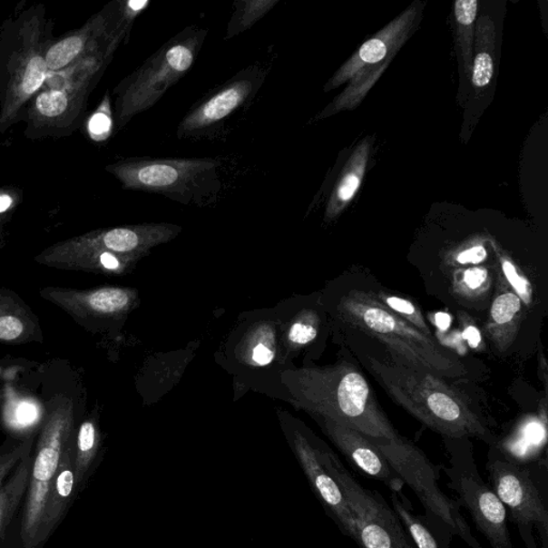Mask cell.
Returning <instances> with one entry per match:
<instances>
[{
  "mask_svg": "<svg viewBox=\"0 0 548 548\" xmlns=\"http://www.w3.org/2000/svg\"><path fill=\"white\" fill-rule=\"evenodd\" d=\"M279 2L281 0H237L234 3V10L228 23L224 39L230 40L249 31L269 14Z\"/></svg>",
  "mask_w": 548,
  "mask_h": 548,
  "instance_id": "obj_22",
  "label": "cell"
},
{
  "mask_svg": "<svg viewBox=\"0 0 548 548\" xmlns=\"http://www.w3.org/2000/svg\"><path fill=\"white\" fill-rule=\"evenodd\" d=\"M418 15V8H408L373 38L363 44L358 52L337 71L327 83L325 92H330L348 81L350 86L333 101L329 107L320 113L318 115L320 119L342 110L354 109L361 103L392 58L406 43Z\"/></svg>",
  "mask_w": 548,
  "mask_h": 548,
  "instance_id": "obj_7",
  "label": "cell"
},
{
  "mask_svg": "<svg viewBox=\"0 0 548 548\" xmlns=\"http://www.w3.org/2000/svg\"><path fill=\"white\" fill-rule=\"evenodd\" d=\"M301 396L321 416L369 438L398 436L358 368L349 363L303 374Z\"/></svg>",
  "mask_w": 548,
  "mask_h": 548,
  "instance_id": "obj_3",
  "label": "cell"
},
{
  "mask_svg": "<svg viewBox=\"0 0 548 548\" xmlns=\"http://www.w3.org/2000/svg\"><path fill=\"white\" fill-rule=\"evenodd\" d=\"M132 301V291L115 288L101 289L88 297L89 307L95 312L105 314L126 311Z\"/></svg>",
  "mask_w": 548,
  "mask_h": 548,
  "instance_id": "obj_26",
  "label": "cell"
},
{
  "mask_svg": "<svg viewBox=\"0 0 548 548\" xmlns=\"http://www.w3.org/2000/svg\"><path fill=\"white\" fill-rule=\"evenodd\" d=\"M32 464L33 457L29 452L0 487V541L23 500H25Z\"/></svg>",
  "mask_w": 548,
  "mask_h": 548,
  "instance_id": "obj_19",
  "label": "cell"
},
{
  "mask_svg": "<svg viewBox=\"0 0 548 548\" xmlns=\"http://www.w3.org/2000/svg\"><path fill=\"white\" fill-rule=\"evenodd\" d=\"M318 452L347 499L360 548H416L400 518L378 492L363 487L331 451L318 448Z\"/></svg>",
  "mask_w": 548,
  "mask_h": 548,
  "instance_id": "obj_10",
  "label": "cell"
},
{
  "mask_svg": "<svg viewBox=\"0 0 548 548\" xmlns=\"http://www.w3.org/2000/svg\"><path fill=\"white\" fill-rule=\"evenodd\" d=\"M207 29L189 26L164 44L118 85L116 122L126 127L133 117L151 110L192 69L204 44Z\"/></svg>",
  "mask_w": 548,
  "mask_h": 548,
  "instance_id": "obj_5",
  "label": "cell"
},
{
  "mask_svg": "<svg viewBox=\"0 0 548 548\" xmlns=\"http://www.w3.org/2000/svg\"><path fill=\"white\" fill-rule=\"evenodd\" d=\"M487 252L484 246L476 244V246L469 247L458 252L455 256V264L457 265H476L482 263L486 259Z\"/></svg>",
  "mask_w": 548,
  "mask_h": 548,
  "instance_id": "obj_34",
  "label": "cell"
},
{
  "mask_svg": "<svg viewBox=\"0 0 548 548\" xmlns=\"http://www.w3.org/2000/svg\"><path fill=\"white\" fill-rule=\"evenodd\" d=\"M318 321L313 315H306L291 325L289 339L297 347H305L318 337Z\"/></svg>",
  "mask_w": 548,
  "mask_h": 548,
  "instance_id": "obj_30",
  "label": "cell"
},
{
  "mask_svg": "<svg viewBox=\"0 0 548 548\" xmlns=\"http://www.w3.org/2000/svg\"><path fill=\"white\" fill-rule=\"evenodd\" d=\"M323 428L331 442L361 474L383 482L392 493H402L405 484L401 476L365 435L326 418H323Z\"/></svg>",
  "mask_w": 548,
  "mask_h": 548,
  "instance_id": "obj_13",
  "label": "cell"
},
{
  "mask_svg": "<svg viewBox=\"0 0 548 548\" xmlns=\"http://www.w3.org/2000/svg\"><path fill=\"white\" fill-rule=\"evenodd\" d=\"M14 419L21 426H31L38 418V409L34 404L22 401L16 405Z\"/></svg>",
  "mask_w": 548,
  "mask_h": 548,
  "instance_id": "obj_33",
  "label": "cell"
},
{
  "mask_svg": "<svg viewBox=\"0 0 548 548\" xmlns=\"http://www.w3.org/2000/svg\"><path fill=\"white\" fill-rule=\"evenodd\" d=\"M367 367L393 401L445 439L475 437L496 445L487 422L445 378L371 356Z\"/></svg>",
  "mask_w": 548,
  "mask_h": 548,
  "instance_id": "obj_1",
  "label": "cell"
},
{
  "mask_svg": "<svg viewBox=\"0 0 548 548\" xmlns=\"http://www.w3.org/2000/svg\"><path fill=\"white\" fill-rule=\"evenodd\" d=\"M11 199L7 195L0 196V212H4L11 206Z\"/></svg>",
  "mask_w": 548,
  "mask_h": 548,
  "instance_id": "obj_41",
  "label": "cell"
},
{
  "mask_svg": "<svg viewBox=\"0 0 548 548\" xmlns=\"http://www.w3.org/2000/svg\"><path fill=\"white\" fill-rule=\"evenodd\" d=\"M338 313L354 329L384 344L398 365L445 379L467 374L456 355L390 311L373 293L351 290L339 303Z\"/></svg>",
  "mask_w": 548,
  "mask_h": 548,
  "instance_id": "obj_2",
  "label": "cell"
},
{
  "mask_svg": "<svg viewBox=\"0 0 548 548\" xmlns=\"http://www.w3.org/2000/svg\"><path fill=\"white\" fill-rule=\"evenodd\" d=\"M111 129V118L105 113H98L89 122V130L93 135H103Z\"/></svg>",
  "mask_w": 548,
  "mask_h": 548,
  "instance_id": "obj_37",
  "label": "cell"
},
{
  "mask_svg": "<svg viewBox=\"0 0 548 548\" xmlns=\"http://www.w3.org/2000/svg\"><path fill=\"white\" fill-rule=\"evenodd\" d=\"M46 73L47 69L43 57L33 56L29 58L25 67L17 75L14 83V94L16 100H25L37 92L44 84Z\"/></svg>",
  "mask_w": 548,
  "mask_h": 548,
  "instance_id": "obj_24",
  "label": "cell"
},
{
  "mask_svg": "<svg viewBox=\"0 0 548 548\" xmlns=\"http://www.w3.org/2000/svg\"><path fill=\"white\" fill-rule=\"evenodd\" d=\"M97 433L92 422L83 423L77 437L76 454L74 455L75 479L77 488L85 484L87 473L93 460Z\"/></svg>",
  "mask_w": 548,
  "mask_h": 548,
  "instance_id": "obj_23",
  "label": "cell"
},
{
  "mask_svg": "<svg viewBox=\"0 0 548 548\" xmlns=\"http://www.w3.org/2000/svg\"><path fill=\"white\" fill-rule=\"evenodd\" d=\"M374 296L387 308H389L390 311L406 320L407 323L413 325L416 329L426 333V336L433 337L430 327H428L425 318H423L421 309L414 302L405 299L403 297L385 293V291H380V293L374 294Z\"/></svg>",
  "mask_w": 548,
  "mask_h": 548,
  "instance_id": "obj_27",
  "label": "cell"
},
{
  "mask_svg": "<svg viewBox=\"0 0 548 548\" xmlns=\"http://www.w3.org/2000/svg\"><path fill=\"white\" fill-rule=\"evenodd\" d=\"M476 0H457L455 4L457 44L460 45L465 73H472L476 15Z\"/></svg>",
  "mask_w": 548,
  "mask_h": 548,
  "instance_id": "obj_21",
  "label": "cell"
},
{
  "mask_svg": "<svg viewBox=\"0 0 548 548\" xmlns=\"http://www.w3.org/2000/svg\"><path fill=\"white\" fill-rule=\"evenodd\" d=\"M450 466L445 469L448 486L466 509L476 529L492 548H514L508 528V511L479 474L469 439H445Z\"/></svg>",
  "mask_w": 548,
  "mask_h": 548,
  "instance_id": "obj_9",
  "label": "cell"
},
{
  "mask_svg": "<svg viewBox=\"0 0 548 548\" xmlns=\"http://www.w3.org/2000/svg\"><path fill=\"white\" fill-rule=\"evenodd\" d=\"M84 35H73L53 45L44 58L47 70L58 71L68 65L84 50Z\"/></svg>",
  "mask_w": 548,
  "mask_h": 548,
  "instance_id": "obj_28",
  "label": "cell"
},
{
  "mask_svg": "<svg viewBox=\"0 0 548 548\" xmlns=\"http://www.w3.org/2000/svg\"><path fill=\"white\" fill-rule=\"evenodd\" d=\"M369 148H371V142L367 139L351 154L328 202L326 210L328 220L338 218L358 192L367 170Z\"/></svg>",
  "mask_w": 548,
  "mask_h": 548,
  "instance_id": "obj_17",
  "label": "cell"
},
{
  "mask_svg": "<svg viewBox=\"0 0 548 548\" xmlns=\"http://www.w3.org/2000/svg\"><path fill=\"white\" fill-rule=\"evenodd\" d=\"M500 263H502L504 277L515 290V294L526 305H529L532 302L533 289L527 279L518 272L515 265L508 258H505V256H500Z\"/></svg>",
  "mask_w": 548,
  "mask_h": 548,
  "instance_id": "obj_29",
  "label": "cell"
},
{
  "mask_svg": "<svg viewBox=\"0 0 548 548\" xmlns=\"http://www.w3.org/2000/svg\"><path fill=\"white\" fill-rule=\"evenodd\" d=\"M522 308L520 298L509 289L494 299L485 332L499 353H504L514 344L521 324Z\"/></svg>",
  "mask_w": 548,
  "mask_h": 548,
  "instance_id": "obj_16",
  "label": "cell"
},
{
  "mask_svg": "<svg viewBox=\"0 0 548 548\" xmlns=\"http://www.w3.org/2000/svg\"><path fill=\"white\" fill-rule=\"evenodd\" d=\"M450 323L451 319L448 314L438 313L436 315V324L440 328V329H448Z\"/></svg>",
  "mask_w": 548,
  "mask_h": 548,
  "instance_id": "obj_40",
  "label": "cell"
},
{
  "mask_svg": "<svg viewBox=\"0 0 548 548\" xmlns=\"http://www.w3.org/2000/svg\"><path fill=\"white\" fill-rule=\"evenodd\" d=\"M219 168V161L211 158H131L109 171L124 190L161 194L189 205L216 198L221 188Z\"/></svg>",
  "mask_w": 548,
  "mask_h": 548,
  "instance_id": "obj_6",
  "label": "cell"
},
{
  "mask_svg": "<svg viewBox=\"0 0 548 548\" xmlns=\"http://www.w3.org/2000/svg\"><path fill=\"white\" fill-rule=\"evenodd\" d=\"M474 44L472 82L475 92L479 93L491 84L494 76L496 29L490 16H481L475 24Z\"/></svg>",
  "mask_w": 548,
  "mask_h": 548,
  "instance_id": "obj_18",
  "label": "cell"
},
{
  "mask_svg": "<svg viewBox=\"0 0 548 548\" xmlns=\"http://www.w3.org/2000/svg\"><path fill=\"white\" fill-rule=\"evenodd\" d=\"M251 358L258 366L264 367L269 365L274 358V350L269 344L259 342L252 348Z\"/></svg>",
  "mask_w": 548,
  "mask_h": 548,
  "instance_id": "obj_36",
  "label": "cell"
},
{
  "mask_svg": "<svg viewBox=\"0 0 548 548\" xmlns=\"http://www.w3.org/2000/svg\"><path fill=\"white\" fill-rule=\"evenodd\" d=\"M265 79V71L251 65L212 89L181 119L176 131L178 139H201L217 132L231 116L253 103Z\"/></svg>",
  "mask_w": 548,
  "mask_h": 548,
  "instance_id": "obj_11",
  "label": "cell"
},
{
  "mask_svg": "<svg viewBox=\"0 0 548 548\" xmlns=\"http://www.w3.org/2000/svg\"><path fill=\"white\" fill-rule=\"evenodd\" d=\"M101 265H103L105 269L109 270H117L122 266V260L117 258L115 254L111 252H103L100 255Z\"/></svg>",
  "mask_w": 548,
  "mask_h": 548,
  "instance_id": "obj_38",
  "label": "cell"
},
{
  "mask_svg": "<svg viewBox=\"0 0 548 548\" xmlns=\"http://www.w3.org/2000/svg\"><path fill=\"white\" fill-rule=\"evenodd\" d=\"M24 327L22 321L14 317L0 318V339H15L22 335Z\"/></svg>",
  "mask_w": 548,
  "mask_h": 548,
  "instance_id": "obj_35",
  "label": "cell"
},
{
  "mask_svg": "<svg viewBox=\"0 0 548 548\" xmlns=\"http://www.w3.org/2000/svg\"><path fill=\"white\" fill-rule=\"evenodd\" d=\"M68 443V423L63 418L51 421L41 435L33 458L27 493L24 500L21 524L24 548H37L50 487L61 466L63 454Z\"/></svg>",
  "mask_w": 548,
  "mask_h": 548,
  "instance_id": "obj_12",
  "label": "cell"
},
{
  "mask_svg": "<svg viewBox=\"0 0 548 548\" xmlns=\"http://www.w3.org/2000/svg\"><path fill=\"white\" fill-rule=\"evenodd\" d=\"M391 502L392 509L400 518L416 548H445L426 525L425 518L414 514L408 499L402 493H391Z\"/></svg>",
  "mask_w": 548,
  "mask_h": 548,
  "instance_id": "obj_20",
  "label": "cell"
},
{
  "mask_svg": "<svg viewBox=\"0 0 548 548\" xmlns=\"http://www.w3.org/2000/svg\"><path fill=\"white\" fill-rule=\"evenodd\" d=\"M76 494L74 455L68 443L63 454L61 466H59L50 487L43 526H41L37 539V547L50 537L54 529L62 522Z\"/></svg>",
  "mask_w": 548,
  "mask_h": 548,
  "instance_id": "obj_15",
  "label": "cell"
},
{
  "mask_svg": "<svg viewBox=\"0 0 548 548\" xmlns=\"http://www.w3.org/2000/svg\"><path fill=\"white\" fill-rule=\"evenodd\" d=\"M465 338H466L470 347L474 348L478 347V345L481 342L480 332L474 326H469L465 329Z\"/></svg>",
  "mask_w": 548,
  "mask_h": 548,
  "instance_id": "obj_39",
  "label": "cell"
},
{
  "mask_svg": "<svg viewBox=\"0 0 548 548\" xmlns=\"http://www.w3.org/2000/svg\"><path fill=\"white\" fill-rule=\"evenodd\" d=\"M68 95L61 91L41 93L37 99V109L45 117H57L67 110Z\"/></svg>",
  "mask_w": 548,
  "mask_h": 548,
  "instance_id": "obj_31",
  "label": "cell"
},
{
  "mask_svg": "<svg viewBox=\"0 0 548 548\" xmlns=\"http://www.w3.org/2000/svg\"><path fill=\"white\" fill-rule=\"evenodd\" d=\"M490 272L484 267L468 268L455 274V293L467 299L484 295L490 289Z\"/></svg>",
  "mask_w": 548,
  "mask_h": 548,
  "instance_id": "obj_25",
  "label": "cell"
},
{
  "mask_svg": "<svg viewBox=\"0 0 548 548\" xmlns=\"http://www.w3.org/2000/svg\"><path fill=\"white\" fill-rule=\"evenodd\" d=\"M491 487L508 516L515 524L526 548H538L534 530H538L543 548H547V493L542 490L538 475L517 464L496 445L491 446L486 463Z\"/></svg>",
  "mask_w": 548,
  "mask_h": 548,
  "instance_id": "obj_8",
  "label": "cell"
},
{
  "mask_svg": "<svg viewBox=\"0 0 548 548\" xmlns=\"http://www.w3.org/2000/svg\"><path fill=\"white\" fill-rule=\"evenodd\" d=\"M367 438L401 476L404 484L408 485L418 497L426 512L423 518L426 525L444 547L449 548L452 539L458 537L469 547L484 548L462 514L461 504L443 493L438 484L437 468L418 446L400 435L393 439Z\"/></svg>",
  "mask_w": 548,
  "mask_h": 548,
  "instance_id": "obj_4",
  "label": "cell"
},
{
  "mask_svg": "<svg viewBox=\"0 0 548 548\" xmlns=\"http://www.w3.org/2000/svg\"><path fill=\"white\" fill-rule=\"evenodd\" d=\"M295 450L301 466L311 484L315 494L336 521L341 532L348 538L357 542V532L353 514L349 510L341 487L328 472L318 455L317 446L309 444L300 433H295Z\"/></svg>",
  "mask_w": 548,
  "mask_h": 548,
  "instance_id": "obj_14",
  "label": "cell"
},
{
  "mask_svg": "<svg viewBox=\"0 0 548 548\" xmlns=\"http://www.w3.org/2000/svg\"><path fill=\"white\" fill-rule=\"evenodd\" d=\"M32 449V442L16 446V448L0 454V487L14 472L15 468Z\"/></svg>",
  "mask_w": 548,
  "mask_h": 548,
  "instance_id": "obj_32",
  "label": "cell"
}]
</instances>
